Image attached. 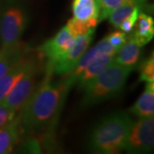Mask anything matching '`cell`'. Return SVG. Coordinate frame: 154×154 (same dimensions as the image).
I'll list each match as a JSON object with an SVG mask.
<instances>
[{
	"mask_svg": "<svg viewBox=\"0 0 154 154\" xmlns=\"http://www.w3.org/2000/svg\"><path fill=\"white\" fill-rule=\"evenodd\" d=\"M53 69L47 66L46 75L22 107V122L28 131L42 132L58 116L69 87L65 82L53 83Z\"/></svg>",
	"mask_w": 154,
	"mask_h": 154,
	"instance_id": "obj_1",
	"label": "cell"
},
{
	"mask_svg": "<svg viewBox=\"0 0 154 154\" xmlns=\"http://www.w3.org/2000/svg\"><path fill=\"white\" fill-rule=\"evenodd\" d=\"M133 122L124 112L105 117L94 128L90 146L97 153L114 154L124 149Z\"/></svg>",
	"mask_w": 154,
	"mask_h": 154,
	"instance_id": "obj_2",
	"label": "cell"
},
{
	"mask_svg": "<svg viewBox=\"0 0 154 154\" xmlns=\"http://www.w3.org/2000/svg\"><path fill=\"white\" fill-rule=\"evenodd\" d=\"M133 69L112 62L83 88V106L98 105L117 96Z\"/></svg>",
	"mask_w": 154,
	"mask_h": 154,
	"instance_id": "obj_3",
	"label": "cell"
},
{
	"mask_svg": "<svg viewBox=\"0 0 154 154\" xmlns=\"http://www.w3.org/2000/svg\"><path fill=\"white\" fill-rule=\"evenodd\" d=\"M37 71L38 66L36 60L31 57H28L27 66L22 77L17 81L2 102L15 112L22 109L35 88Z\"/></svg>",
	"mask_w": 154,
	"mask_h": 154,
	"instance_id": "obj_4",
	"label": "cell"
},
{
	"mask_svg": "<svg viewBox=\"0 0 154 154\" xmlns=\"http://www.w3.org/2000/svg\"><path fill=\"white\" fill-rule=\"evenodd\" d=\"M153 146V116L140 117L136 122H133L124 150L131 153H147L152 151Z\"/></svg>",
	"mask_w": 154,
	"mask_h": 154,
	"instance_id": "obj_5",
	"label": "cell"
},
{
	"mask_svg": "<svg viewBox=\"0 0 154 154\" xmlns=\"http://www.w3.org/2000/svg\"><path fill=\"white\" fill-rule=\"evenodd\" d=\"M27 16L21 8L8 9L0 20V41L2 45H9L20 41L27 26Z\"/></svg>",
	"mask_w": 154,
	"mask_h": 154,
	"instance_id": "obj_6",
	"label": "cell"
},
{
	"mask_svg": "<svg viewBox=\"0 0 154 154\" xmlns=\"http://www.w3.org/2000/svg\"><path fill=\"white\" fill-rule=\"evenodd\" d=\"M95 30L90 31L86 34L78 35L74 38L71 47L63 57L52 67L53 71L58 75H68L75 69L78 62L87 51L94 38Z\"/></svg>",
	"mask_w": 154,
	"mask_h": 154,
	"instance_id": "obj_7",
	"label": "cell"
},
{
	"mask_svg": "<svg viewBox=\"0 0 154 154\" xmlns=\"http://www.w3.org/2000/svg\"><path fill=\"white\" fill-rule=\"evenodd\" d=\"M74 37L69 32L68 28L63 27L53 38L47 40L39 48L41 53L48 58V66H54L63 55L71 47Z\"/></svg>",
	"mask_w": 154,
	"mask_h": 154,
	"instance_id": "obj_8",
	"label": "cell"
},
{
	"mask_svg": "<svg viewBox=\"0 0 154 154\" xmlns=\"http://www.w3.org/2000/svg\"><path fill=\"white\" fill-rule=\"evenodd\" d=\"M116 53H117V51L108 42L106 38L101 39L92 49H90L84 53V55L78 62L75 69L69 74H68L69 76L64 82L69 88H70L72 85L75 83L76 79L80 75V74L84 70V69L96 57L102 55L115 56Z\"/></svg>",
	"mask_w": 154,
	"mask_h": 154,
	"instance_id": "obj_9",
	"label": "cell"
},
{
	"mask_svg": "<svg viewBox=\"0 0 154 154\" xmlns=\"http://www.w3.org/2000/svg\"><path fill=\"white\" fill-rule=\"evenodd\" d=\"M27 52V45L21 41L9 45H2L0 48V78L22 60Z\"/></svg>",
	"mask_w": 154,
	"mask_h": 154,
	"instance_id": "obj_10",
	"label": "cell"
},
{
	"mask_svg": "<svg viewBox=\"0 0 154 154\" xmlns=\"http://www.w3.org/2000/svg\"><path fill=\"white\" fill-rule=\"evenodd\" d=\"M114 56L102 55L96 57L84 69L75 81L80 89H83L89 82L99 75L103 69L113 62Z\"/></svg>",
	"mask_w": 154,
	"mask_h": 154,
	"instance_id": "obj_11",
	"label": "cell"
},
{
	"mask_svg": "<svg viewBox=\"0 0 154 154\" xmlns=\"http://www.w3.org/2000/svg\"><path fill=\"white\" fill-rule=\"evenodd\" d=\"M140 56V46L135 42L131 34L128 38H127V41L124 45L114 56L113 62L122 66L130 67L134 69L139 61Z\"/></svg>",
	"mask_w": 154,
	"mask_h": 154,
	"instance_id": "obj_12",
	"label": "cell"
},
{
	"mask_svg": "<svg viewBox=\"0 0 154 154\" xmlns=\"http://www.w3.org/2000/svg\"><path fill=\"white\" fill-rule=\"evenodd\" d=\"M130 112L140 117H149L154 115V82H146V89L130 108Z\"/></svg>",
	"mask_w": 154,
	"mask_h": 154,
	"instance_id": "obj_13",
	"label": "cell"
},
{
	"mask_svg": "<svg viewBox=\"0 0 154 154\" xmlns=\"http://www.w3.org/2000/svg\"><path fill=\"white\" fill-rule=\"evenodd\" d=\"M137 25L133 33L135 42L142 47L152 39L154 36L153 18L144 12H140L137 20Z\"/></svg>",
	"mask_w": 154,
	"mask_h": 154,
	"instance_id": "obj_14",
	"label": "cell"
},
{
	"mask_svg": "<svg viewBox=\"0 0 154 154\" xmlns=\"http://www.w3.org/2000/svg\"><path fill=\"white\" fill-rule=\"evenodd\" d=\"M28 57H24L22 60L16 63L4 76L0 78V102L5 99L14 85L22 77L28 63Z\"/></svg>",
	"mask_w": 154,
	"mask_h": 154,
	"instance_id": "obj_15",
	"label": "cell"
},
{
	"mask_svg": "<svg viewBox=\"0 0 154 154\" xmlns=\"http://www.w3.org/2000/svg\"><path fill=\"white\" fill-rule=\"evenodd\" d=\"M72 11L74 17L86 21L91 19L99 20L100 5L99 0H73Z\"/></svg>",
	"mask_w": 154,
	"mask_h": 154,
	"instance_id": "obj_16",
	"label": "cell"
},
{
	"mask_svg": "<svg viewBox=\"0 0 154 154\" xmlns=\"http://www.w3.org/2000/svg\"><path fill=\"white\" fill-rule=\"evenodd\" d=\"M19 118L0 128V154L11 153L18 140Z\"/></svg>",
	"mask_w": 154,
	"mask_h": 154,
	"instance_id": "obj_17",
	"label": "cell"
},
{
	"mask_svg": "<svg viewBox=\"0 0 154 154\" xmlns=\"http://www.w3.org/2000/svg\"><path fill=\"white\" fill-rule=\"evenodd\" d=\"M139 0H126L111 11L108 17L110 23L116 28H119L124 19L128 17L136 6H140Z\"/></svg>",
	"mask_w": 154,
	"mask_h": 154,
	"instance_id": "obj_18",
	"label": "cell"
},
{
	"mask_svg": "<svg viewBox=\"0 0 154 154\" xmlns=\"http://www.w3.org/2000/svg\"><path fill=\"white\" fill-rule=\"evenodd\" d=\"M99 22V21L98 19L82 21V20H78L76 18L73 17L67 22L66 28H68L70 34L75 38L78 35L86 34L90 31L95 30Z\"/></svg>",
	"mask_w": 154,
	"mask_h": 154,
	"instance_id": "obj_19",
	"label": "cell"
},
{
	"mask_svg": "<svg viewBox=\"0 0 154 154\" xmlns=\"http://www.w3.org/2000/svg\"><path fill=\"white\" fill-rule=\"evenodd\" d=\"M140 81L145 82H154V56L153 53L145 59L140 66Z\"/></svg>",
	"mask_w": 154,
	"mask_h": 154,
	"instance_id": "obj_20",
	"label": "cell"
},
{
	"mask_svg": "<svg viewBox=\"0 0 154 154\" xmlns=\"http://www.w3.org/2000/svg\"><path fill=\"white\" fill-rule=\"evenodd\" d=\"M99 5H100L99 21L101 22L106 18H108L111 11L126 0H99Z\"/></svg>",
	"mask_w": 154,
	"mask_h": 154,
	"instance_id": "obj_21",
	"label": "cell"
},
{
	"mask_svg": "<svg viewBox=\"0 0 154 154\" xmlns=\"http://www.w3.org/2000/svg\"><path fill=\"white\" fill-rule=\"evenodd\" d=\"M140 6H136L134 8V10L133 11V12L127 17L126 19H124V21L122 22L121 25L119 28L121 29L122 32H124L125 33H130L133 30V28L135 27V24L137 22L138 17L140 14Z\"/></svg>",
	"mask_w": 154,
	"mask_h": 154,
	"instance_id": "obj_22",
	"label": "cell"
},
{
	"mask_svg": "<svg viewBox=\"0 0 154 154\" xmlns=\"http://www.w3.org/2000/svg\"><path fill=\"white\" fill-rule=\"evenodd\" d=\"M108 42L110 43L117 51L124 45L127 41L126 33L122 31H116L110 33L108 36L105 37Z\"/></svg>",
	"mask_w": 154,
	"mask_h": 154,
	"instance_id": "obj_23",
	"label": "cell"
},
{
	"mask_svg": "<svg viewBox=\"0 0 154 154\" xmlns=\"http://www.w3.org/2000/svg\"><path fill=\"white\" fill-rule=\"evenodd\" d=\"M16 114L17 112L10 109L3 102H0V128L13 121L16 118Z\"/></svg>",
	"mask_w": 154,
	"mask_h": 154,
	"instance_id": "obj_24",
	"label": "cell"
}]
</instances>
